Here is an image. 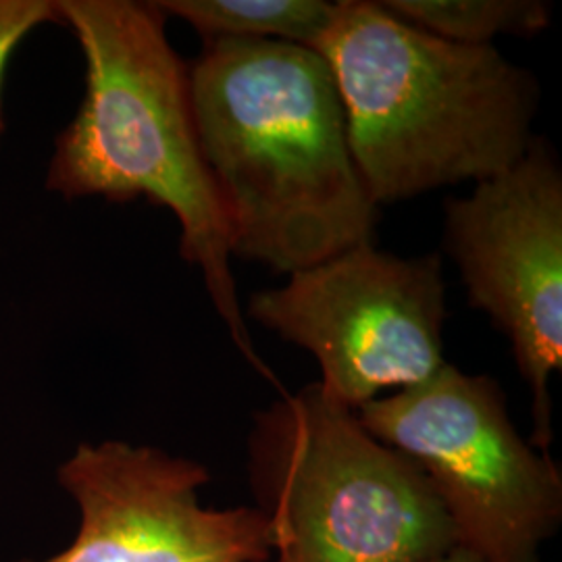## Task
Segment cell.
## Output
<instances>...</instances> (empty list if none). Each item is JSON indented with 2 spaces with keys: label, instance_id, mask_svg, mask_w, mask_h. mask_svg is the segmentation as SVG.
Here are the masks:
<instances>
[{
  "label": "cell",
  "instance_id": "obj_1",
  "mask_svg": "<svg viewBox=\"0 0 562 562\" xmlns=\"http://www.w3.org/2000/svg\"><path fill=\"white\" fill-rule=\"evenodd\" d=\"M202 157L232 257L296 273L375 238L340 92L313 48L206 41L190 65Z\"/></svg>",
  "mask_w": 562,
  "mask_h": 562
},
{
  "label": "cell",
  "instance_id": "obj_2",
  "mask_svg": "<svg viewBox=\"0 0 562 562\" xmlns=\"http://www.w3.org/2000/svg\"><path fill=\"white\" fill-rule=\"evenodd\" d=\"M57 9L80 44L86 80L76 117L55 140L46 190L65 201L146 199L173 213L181 259L199 267L246 361L271 378L238 302L229 229L194 123L190 65L167 38V15L140 0H57Z\"/></svg>",
  "mask_w": 562,
  "mask_h": 562
},
{
  "label": "cell",
  "instance_id": "obj_3",
  "mask_svg": "<svg viewBox=\"0 0 562 562\" xmlns=\"http://www.w3.org/2000/svg\"><path fill=\"white\" fill-rule=\"evenodd\" d=\"M340 92L373 202L492 180L522 159L540 86L503 53L431 36L375 0H338L315 48Z\"/></svg>",
  "mask_w": 562,
  "mask_h": 562
},
{
  "label": "cell",
  "instance_id": "obj_4",
  "mask_svg": "<svg viewBox=\"0 0 562 562\" xmlns=\"http://www.w3.org/2000/svg\"><path fill=\"white\" fill-rule=\"evenodd\" d=\"M246 450L276 562H427L459 546L422 469L317 382L257 411Z\"/></svg>",
  "mask_w": 562,
  "mask_h": 562
},
{
  "label": "cell",
  "instance_id": "obj_5",
  "mask_svg": "<svg viewBox=\"0 0 562 562\" xmlns=\"http://www.w3.org/2000/svg\"><path fill=\"white\" fill-rule=\"evenodd\" d=\"M357 417L422 469L461 548L483 562H543L562 525L561 467L522 440L496 380L446 362Z\"/></svg>",
  "mask_w": 562,
  "mask_h": 562
},
{
  "label": "cell",
  "instance_id": "obj_6",
  "mask_svg": "<svg viewBox=\"0 0 562 562\" xmlns=\"http://www.w3.org/2000/svg\"><path fill=\"white\" fill-rule=\"evenodd\" d=\"M248 317L308 355L327 398L350 411L429 380L446 364V285L436 255L402 259L369 244L248 299Z\"/></svg>",
  "mask_w": 562,
  "mask_h": 562
},
{
  "label": "cell",
  "instance_id": "obj_7",
  "mask_svg": "<svg viewBox=\"0 0 562 562\" xmlns=\"http://www.w3.org/2000/svg\"><path fill=\"white\" fill-rule=\"evenodd\" d=\"M443 244L461 269L469 304L510 341L531 390L529 443L550 452V378L562 369V171L533 138L508 171L446 201Z\"/></svg>",
  "mask_w": 562,
  "mask_h": 562
},
{
  "label": "cell",
  "instance_id": "obj_8",
  "mask_svg": "<svg viewBox=\"0 0 562 562\" xmlns=\"http://www.w3.org/2000/svg\"><path fill=\"white\" fill-rule=\"evenodd\" d=\"M80 525L67 548L15 562H267L273 531L257 506H202V462L125 440L81 442L57 469Z\"/></svg>",
  "mask_w": 562,
  "mask_h": 562
},
{
  "label": "cell",
  "instance_id": "obj_9",
  "mask_svg": "<svg viewBox=\"0 0 562 562\" xmlns=\"http://www.w3.org/2000/svg\"><path fill=\"white\" fill-rule=\"evenodd\" d=\"M169 18L186 21L202 41H267L317 48L336 18L327 0H155Z\"/></svg>",
  "mask_w": 562,
  "mask_h": 562
},
{
  "label": "cell",
  "instance_id": "obj_10",
  "mask_svg": "<svg viewBox=\"0 0 562 562\" xmlns=\"http://www.w3.org/2000/svg\"><path fill=\"white\" fill-rule=\"evenodd\" d=\"M402 21L442 41L490 46L494 38L536 36L550 25V4L538 0H382Z\"/></svg>",
  "mask_w": 562,
  "mask_h": 562
},
{
  "label": "cell",
  "instance_id": "obj_11",
  "mask_svg": "<svg viewBox=\"0 0 562 562\" xmlns=\"http://www.w3.org/2000/svg\"><path fill=\"white\" fill-rule=\"evenodd\" d=\"M44 23H59L57 0H0V138L4 132V74L13 53Z\"/></svg>",
  "mask_w": 562,
  "mask_h": 562
},
{
  "label": "cell",
  "instance_id": "obj_12",
  "mask_svg": "<svg viewBox=\"0 0 562 562\" xmlns=\"http://www.w3.org/2000/svg\"><path fill=\"white\" fill-rule=\"evenodd\" d=\"M427 562H483L482 559H477L475 554H471L469 550H464L461 546H457V548H452L450 552H446L442 557H438V559H431V561Z\"/></svg>",
  "mask_w": 562,
  "mask_h": 562
}]
</instances>
